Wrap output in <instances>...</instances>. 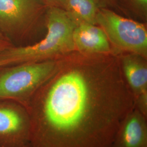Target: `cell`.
<instances>
[{"label":"cell","mask_w":147,"mask_h":147,"mask_svg":"<svg viewBox=\"0 0 147 147\" xmlns=\"http://www.w3.org/2000/svg\"><path fill=\"white\" fill-rule=\"evenodd\" d=\"M96 83L78 70L47 81L32 98V147H110L134 108L125 91Z\"/></svg>","instance_id":"1"},{"label":"cell","mask_w":147,"mask_h":147,"mask_svg":"<svg viewBox=\"0 0 147 147\" xmlns=\"http://www.w3.org/2000/svg\"><path fill=\"white\" fill-rule=\"evenodd\" d=\"M110 147H147V117L134 108L121 122Z\"/></svg>","instance_id":"7"},{"label":"cell","mask_w":147,"mask_h":147,"mask_svg":"<svg viewBox=\"0 0 147 147\" xmlns=\"http://www.w3.org/2000/svg\"><path fill=\"white\" fill-rule=\"evenodd\" d=\"M53 1L60 3H63V4L66 3V1H67V0H53Z\"/></svg>","instance_id":"13"},{"label":"cell","mask_w":147,"mask_h":147,"mask_svg":"<svg viewBox=\"0 0 147 147\" xmlns=\"http://www.w3.org/2000/svg\"><path fill=\"white\" fill-rule=\"evenodd\" d=\"M24 147H32L31 144H30V143H28V144H27V145H26L25 146H24Z\"/></svg>","instance_id":"14"},{"label":"cell","mask_w":147,"mask_h":147,"mask_svg":"<svg viewBox=\"0 0 147 147\" xmlns=\"http://www.w3.org/2000/svg\"><path fill=\"white\" fill-rule=\"evenodd\" d=\"M5 68L0 70V101L12 100L27 108L38 89L52 78L55 63L44 61Z\"/></svg>","instance_id":"3"},{"label":"cell","mask_w":147,"mask_h":147,"mask_svg":"<svg viewBox=\"0 0 147 147\" xmlns=\"http://www.w3.org/2000/svg\"><path fill=\"white\" fill-rule=\"evenodd\" d=\"M32 5V0H0V28L11 43L26 26Z\"/></svg>","instance_id":"6"},{"label":"cell","mask_w":147,"mask_h":147,"mask_svg":"<svg viewBox=\"0 0 147 147\" xmlns=\"http://www.w3.org/2000/svg\"><path fill=\"white\" fill-rule=\"evenodd\" d=\"M31 124L26 107L0 101V147H24L30 143Z\"/></svg>","instance_id":"5"},{"label":"cell","mask_w":147,"mask_h":147,"mask_svg":"<svg viewBox=\"0 0 147 147\" xmlns=\"http://www.w3.org/2000/svg\"><path fill=\"white\" fill-rule=\"evenodd\" d=\"M13 46V44L5 37V35L0 28V53L5 50V49Z\"/></svg>","instance_id":"11"},{"label":"cell","mask_w":147,"mask_h":147,"mask_svg":"<svg viewBox=\"0 0 147 147\" xmlns=\"http://www.w3.org/2000/svg\"><path fill=\"white\" fill-rule=\"evenodd\" d=\"M75 48L87 53H105L110 51L109 39L102 29L94 24L81 22L73 34Z\"/></svg>","instance_id":"9"},{"label":"cell","mask_w":147,"mask_h":147,"mask_svg":"<svg viewBox=\"0 0 147 147\" xmlns=\"http://www.w3.org/2000/svg\"><path fill=\"white\" fill-rule=\"evenodd\" d=\"M137 2L142 5L144 7H146L147 5V0H135Z\"/></svg>","instance_id":"12"},{"label":"cell","mask_w":147,"mask_h":147,"mask_svg":"<svg viewBox=\"0 0 147 147\" xmlns=\"http://www.w3.org/2000/svg\"><path fill=\"white\" fill-rule=\"evenodd\" d=\"M126 82L132 94L134 108L147 117V68L132 57L123 59Z\"/></svg>","instance_id":"8"},{"label":"cell","mask_w":147,"mask_h":147,"mask_svg":"<svg viewBox=\"0 0 147 147\" xmlns=\"http://www.w3.org/2000/svg\"><path fill=\"white\" fill-rule=\"evenodd\" d=\"M47 24V33L40 42L30 46H13L0 53V68L41 62L75 49L73 34L77 25L69 13L58 8H51Z\"/></svg>","instance_id":"2"},{"label":"cell","mask_w":147,"mask_h":147,"mask_svg":"<svg viewBox=\"0 0 147 147\" xmlns=\"http://www.w3.org/2000/svg\"><path fill=\"white\" fill-rule=\"evenodd\" d=\"M96 22L102 27L108 39L118 47L147 55V29L142 24L106 9L98 11Z\"/></svg>","instance_id":"4"},{"label":"cell","mask_w":147,"mask_h":147,"mask_svg":"<svg viewBox=\"0 0 147 147\" xmlns=\"http://www.w3.org/2000/svg\"><path fill=\"white\" fill-rule=\"evenodd\" d=\"M69 14L81 22L96 23L97 8L94 0H67Z\"/></svg>","instance_id":"10"}]
</instances>
